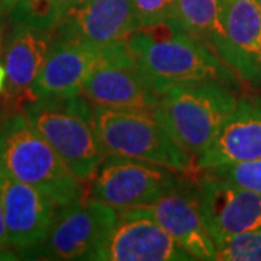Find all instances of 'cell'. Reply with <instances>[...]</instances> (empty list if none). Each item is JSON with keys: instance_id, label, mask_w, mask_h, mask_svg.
I'll return each instance as SVG.
<instances>
[{"instance_id": "obj_18", "label": "cell", "mask_w": 261, "mask_h": 261, "mask_svg": "<svg viewBox=\"0 0 261 261\" xmlns=\"http://www.w3.org/2000/svg\"><path fill=\"white\" fill-rule=\"evenodd\" d=\"M173 25L187 35L203 41L221 58L226 41L222 0H176Z\"/></svg>"}, {"instance_id": "obj_13", "label": "cell", "mask_w": 261, "mask_h": 261, "mask_svg": "<svg viewBox=\"0 0 261 261\" xmlns=\"http://www.w3.org/2000/svg\"><path fill=\"white\" fill-rule=\"evenodd\" d=\"M54 39V32L27 25H13L5 44L3 61L8 77L6 87L0 94L10 113L37 100L34 86L47 61Z\"/></svg>"}, {"instance_id": "obj_5", "label": "cell", "mask_w": 261, "mask_h": 261, "mask_svg": "<svg viewBox=\"0 0 261 261\" xmlns=\"http://www.w3.org/2000/svg\"><path fill=\"white\" fill-rule=\"evenodd\" d=\"M93 121L108 155L141 160L187 174L197 171L195 160L154 113L112 109L93 103Z\"/></svg>"}, {"instance_id": "obj_1", "label": "cell", "mask_w": 261, "mask_h": 261, "mask_svg": "<svg viewBox=\"0 0 261 261\" xmlns=\"http://www.w3.org/2000/svg\"><path fill=\"white\" fill-rule=\"evenodd\" d=\"M130 56L159 94L178 84L240 80L212 48L174 25L140 28L126 39Z\"/></svg>"}, {"instance_id": "obj_21", "label": "cell", "mask_w": 261, "mask_h": 261, "mask_svg": "<svg viewBox=\"0 0 261 261\" xmlns=\"http://www.w3.org/2000/svg\"><path fill=\"white\" fill-rule=\"evenodd\" d=\"M132 5L141 28L173 25L176 18V0H132Z\"/></svg>"}, {"instance_id": "obj_9", "label": "cell", "mask_w": 261, "mask_h": 261, "mask_svg": "<svg viewBox=\"0 0 261 261\" xmlns=\"http://www.w3.org/2000/svg\"><path fill=\"white\" fill-rule=\"evenodd\" d=\"M187 176L155 202L135 209L157 221L195 260H218L215 241L202 212L197 178Z\"/></svg>"}, {"instance_id": "obj_24", "label": "cell", "mask_w": 261, "mask_h": 261, "mask_svg": "<svg viewBox=\"0 0 261 261\" xmlns=\"http://www.w3.org/2000/svg\"><path fill=\"white\" fill-rule=\"evenodd\" d=\"M6 68H5V65L0 64V94L3 93V90H5V87H6Z\"/></svg>"}, {"instance_id": "obj_8", "label": "cell", "mask_w": 261, "mask_h": 261, "mask_svg": "<svg viewBox=\"0 0 261 261\" xmlns=\"http://www.w3.org/2000/svg\"><path fill=\"white\" fill-rule=\"evenodd\" d=\"M82 96L90 103L122 109L155 112L159 94L141 73L130 56L126 41L108 47L84 80Z\"/></svg>"}, {"instance_id": "obj_11", "label": "cell", "mask_w": 261, "mask_h": 261, "mask_svg": "<svg viewBox=\"0 0 261 261\" xmlns=\"http://www.w3.org/2000/svg\"><path fill=\"white\" fill-rule=\"evenodd\" d=\"M140 28L132 0H75L54 34L108 48L125 42Z\"/></svg>"}, {"instance_id": "obj_3", "label": "cell", "mask_w": 261, "mask_h": 261, "mask_svg": "<svg viewBox=\"0 0 261 261\" xmlns=\"http://www.w3.org/2000/svg\"><path fill=\"white\" fill-rule=\"evenodd\" d=\"M22 112L84 185L108 157L93 121V103L83 96L38 99Z\"/></svg>"}, {"instance_id": "obj_25", "label": "cell", "mask_w": 261, "mask_h": 261, "mask_svg": "<svg viewBox=\"0 0 261 261\" xmlns=\"http://www.w3.org/2000/svg\"><path fill=\"white\" fill-rule=\"evenodd\" d=\"M0 2H2V5H3L5 10H6V12H10V9L16 5V2H18V0H0Z\"/></svg>"}, {"instance_id": "obj_14", "label": "cell", "mask_w": 261, "mask_h": 261, "mask_svg": "<svg viewBox=\"0 0 261 261\" xmlns=\"http://www.w3.org/2000/svg\"><path fill=\"white\" fill-rule=\"evenodd\" d=\"M202 212L214 241L261 229V195L206 173L197 178Z\"/></svg>"}, {"instance_id": "obj_6", "label": "cell", "mask_w": 261, "mask_h": 261, "mask_svg": "<svg viewBox=\"0 0 261 261\" xmlns=\"http://www.w3.org/2000/svg\"><path fill=\"white\" fill-rule=\"evenodd\" d=\"M187 173L122 155H108L89 181L87 196L118 212L155 202L177 186Z\"/></svg>"}, {"instance_id": "obj_23", "label": "cell", "mask_w": 261, "mask_h": 261, "mask_svg": "<svg viewBox=\"0 0 261 261\" xmlns=\"http://www.w3.org/2000/svg\"><path fill=\"white\" fill-rule=\"evenodd\" d=\"M49 2L54 5V8L58 10V13L64 18V15L67 13V10L73 6V3H74L75 0H49Z\"/></svg>"}, {"instance_id": "obj_12", "label": "cell", "mask_w": 261, "mask_h": 261, "mask_svg": "<svg viewBox=\"0 0 261 261\" xmlns=\"http://www.w3.org/2000/svg\"><path fill=\"white\" fill-rule=\"evenodd\" d=\"M0 196L10 245L23 255L42 245L61 207L41 190L2 173Z\"/></svg>"}, {"instance_id": "obj_20", "label": "cell", "mask_w": 261, "mask_h": 261, "mask_svg": "<svg viewBox=\"0 0 261 261\" xmlns=\"http://www.w3.org/2000/svg\"><path fill=\"white\" fill-rule=\"evenodd\" d=\"M205 171L261 195V159L207 168Z\"/></svg>"}, {"instance_id": "obj_10", "label": "cell", "mask_w": 261, "mask_h": 261, "mask_svg": "<svg viewBox=\"0 0 261 261\" xmlns=\"http://www.w3.org/2000/svg\"><path fill=\"white\" fill-rule=\"evenodd\" d=\"M97 261L195 260L151 216L138 209L119 211L112 231L94 254Z\"/></svg>"}, {"instance_id": "obj_19", "label": "cell", "mask_w": 261, "mask_h": 261, "mask_svg": "<svg viewBox=\"0 0 261 261\" xmlns=\"http://www.w3.org/2000/svg\"><path fill=\"white\" fill-rule=\"evenodd\" d=\"M215 247L218 260L261 261V229L216 240Z\"/></svg>"}, {"instance_id": "obj_15", "label": "cell", "mask_w": 261, "mask_h": 261, "mask_svg": "<svg viewBox=\"0 0 261 261\" xmlns=\"http://www.w3.org/2000/svg\"><path fill=\"white\" fill-rule=\"evenodd\" d=\"M222 61L244 83L261 86V8L257 0H222Z\"/></svg>"}, {"instance_id": "obj_7", "label": "cell", "mask_w": 261, "mask_h": 261, "mask_svg": "<svg viewBox=\"0 0 261 261\" xmlns=\"http://www.w3.org/2000/svg\"><path fill=\"white\" fill-rule=\"evenodd\" d=\"M118 216L119 212L112 206L84 197L60 209L47 240L27 255L47 260H93Z\"/></svg>"}, {"instance_id": "obj_2", "label": "cell", "mask_w": 261, "mask_h": 261, "mask_svg": "<svg viewBox=\"0 0 261 261\" xmlns=\"http://www.w3.org/2000/svg\"><path fill=\"white\" fill-rule=\"evenodd\" d=\"M0 173L41 190L60 207L87 196L83 181L23 112L10 113L0 123Z\"/></svg>"}, {"instance_id": "obj_28", "label": "cell", "mask_w": 261, "mask_h": 261, "mask_svg": "<svg viewBox=\"0 0 261 261\" xmlns=\"http://www.w3.org/2000/svg\"><path fill=\"white\" fill-rule=\"evenodd\" d=\"M258 2V5H260V8H261V0H257Z\"/></svg>"}, {"instance_id": "obj_17", "label": "cell", "mask_w": 261, "mask_h": 261, "mask_svg": "<svg viewBox=\"0 0 261 261\" xmlns=\"http://www.w3.org/2000/svg\"><path fill=\"white\" fill-rule=\"evenodd\" d=\"M105 49L70 38L56 37L34 86L37 100L82 96L84 80L100 60Z\"/></svg>"}, {"instance_id": "obj_4", "label": "cell", "mask_w": 261, "mask_h": 261, "mask_svg": "<svg viewBox=\"0 0 261 261\" xmlns=\"http://www.w3.org/2000/svg\"><path fill=\"white\" fill-rule=\"evenodd\" d=\"M237 102L238 97L229 84H178L161 94L154 115L196 163L229 118Z\"/></svg>"}, {"instance_id": "obj_16", "label": "cell", "mask_w": 261, "mask_h": 261, "mask_svg": "<svg viewBox=\"0 0 261 261\" xmlns=\"http://www.w3.org/2000/svg\"><path fill=\"white\" fill-rule=\"evenodd\" d=\"M261 159V97L238 99L211 145L197 159V170Z\"/></svg>"}, {"instance_id": "obj_22", "label": "cell", "mask_w": 261, "mask_h": 261, "mask_svg": "<svg viewBox=\"0 0 261 261\" xmlns=\"http://www.w3.org/2000/svg\"><path fill=\"white\" fill-rule=\"evenodd\" d=\"M12 247L9 240V232H8V226H6V218H5V209H3V202H2V196H0V251L6 250Z\"/></svg>"}, {"instance_id": "obj_27", "label": "cell", "mask_w": 261, "mask_h": 261, "mask_svg": "<svg viewBox=\"0 0 261 261\" xmlns=\"http://www.w3.org/2000/svg\"><path fill=\"white\" fill-rule=\"evenodd\" d=\"M2 35H3V28H2V22H0V47H2Z\"/></svg>"}, {"instance_id": "obj_26", "label": "cell", "mask_w": 261, "mask_h": 261, "mask_svg": "<svg viewBox=\"0 0 261 261\" xmlns=\"http://www.w3.org/2000/svg\"><path fill=\"white\" fill-rule=\"evenodd\" d=\"M6 10L3 8V5H2V2H0V20H2V16H3V13H5Z\"/></svg>"}]
</instances>
